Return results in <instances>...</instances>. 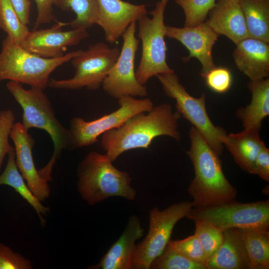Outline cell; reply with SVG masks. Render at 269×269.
Here are the masks:
<instances>
[{
  "instance_id": "6da1fadb",
  "label": "cell",
  "mask_w": 269,
  "mask_h": 269,
  "mask_svg": "<svg viewBox=\"0 0 269 269\" xmlns=\"http://www.w3.org/2000/svg\"><path fill=\"white\" fill-rule=\"evenodd\" d=\"M180 115L168 104L153 106L148 112L133 116L119 127L102 134L101 145L111 161L123 153L135 148H148L152 140L161 135L181 138L178 121Z\"/></svg>"
},
{
  "instance_id": "7a4b0ae2",
  "label": "cell",
  "mask_w": 269,
  "mask_h": 269,
  "mask_svg": "<svg viewBox=\"0 0 269 269\" xmlns=\"http://www.w3.org/2000/svg\"><path fill=\"white\" fill-rule=\"evenodd\" d=\"M190 147L187 153L193 164L194 177L188 192L193 198V208L222 204L236 200V189L225 177L219 156L192 126Z\"/></svg>"
},
{
  "instance_id": "3957f363",
  "label": "cell",
  "mask_w": 269,
  "mask_h": 269,
  "mask_svg": "<svg viewBox=\"0 0 269 269\" xmlns=\"http://www.w3.org/2000/svg\"><path fill=\"white\" fill-rule=\"evenodd\" d=\"M8 92L22 109V125L24 129L32 128L43 130L51 137L53 152L49 161L38 170L40 176L47 180L52 179V172L57 159L64 149H72L69 129L57 119L53 106L42 88L31 86L25 89L19 82L9 81L6 84Z\"/></svg>"
},
{
  "instance_id": "277c9868",
  "label": "cell",
  "mask_w": 269,
  "mask_h": 269,
  "mask_svg": "<svg viewBox=\"0 0 269 269\" xmlns=\"http://www.w3.org/2000/svg\"><path fill=\"white\" fill-rule=\"evenodd\" d=\"M108 155L91 151L79 163L77 188L82 198L89 205L112 197L132 201L136 196L130 174L115 167Z\"/></svg>"
},
{
  "instance_id": "5b68a950",
  "label": "cell",
  "mask_w": 269,
  "mask_h": 269,
  "mask_svg": "<svg viewBox=\"0 0 269 269\" xmlns=\"http://www.w3.org/2000/svg\"><path fill=\"white\" fill-rule=\"evenodd\" d=\"M82 50L73 51L60 58H45L27 51L6 36L0 53V81H16L44 90L51 73Z\"/></svg>"
},
{
  "instance_id": "8992f818",
  "label": "cell",
  "mask_w": 269,
  "mask_h": 269,
  "mask_svg": "<svg viewBox=\"0 0 269 269\" xmlns=\"http://www.w3.org/2000/svg\"><path fill=\"white\" fill-rule=\"evenodd\" d=\"M166 3L157 2L150 11L151 18L146 15L138 22V37L142 44L141 56L135 71L137 81L144 85L153 76L172 72L166 62L167 48L164 40L166 25L164 22V12Z\"/></svg>"
},
{
  "instance_id": "52a82bcc",
  "label": "cell",
  "mask_w": 269,
  "mask_h": 269,
  "mask_svg": "<svg viewBox=\"0 0 269 269\" xmlns=\"http://www.w3.org/2000/svg\"><path fill=\"white\" fill-rule=\"evenodd\" d=\"M165 94L175 101L176 111L187 120L220 156L223 152V139L227 135L222 127L215 126L207 112L205 94L200 98L191 96L181 84L174 71L156 75Z\"/></svg>"
},
{
  "instance_id": "ba28073f",
  "label": "cell",
  "mask_w": 269,
  "mask_h": 269,
  "mask_svg": "<svg viewBox=\"0 0 269 269\" xmlns=\"http://www.w3.org/2000/svg\"><path fill=\"white\" fill-rule=\"evenodd\" d=\"M186 217L205 222L222 231L229 228L269 231V200L239 203L235 200L215 206L192 207Z\"/></svg>"
},
{
  "instance_id": "9c48e42d",
  "label": "cell",
  "mask_w": 269,
  "mask_h": 269,
  "mask_svg": "<svg viewBox=\"0 0 269 269\" xmlns=\"http://www.w3.org/2000/svg\"><path fill=\"white\" fill-rule=\"evenodd\" d=\"M120 53L118 47L110 48L103 42L89 45L70 61L75 70L66 79H50L48 87L55 89L96 90L102 86Z\"/></svg>"
},
{
  "instance_id": "30bf717a",
  "label": "cell",
  "mask_w": 269,
  "mask_h": 269,
  "mask_svg": "<svg viewBox=\"0 0 269 269\" xmlns=\"http://www.w3.org/2000/svg\"><path fill=\"white\" fill-rule=\"evenodd\" d=\"M192 207V202L186 201L173 203L163 210L157 207L150 210L148 232L136 244L133 269H149L152 262L168 245L175 224L186 217Z\"/></svg>"
},
{
  "instance_id": "8fae6325",
  "label": "cell",
  "mask_w": 269,
  "mask_h": 269,
  "mask_svg": "<svg viewBox=\"0 0 269 269\" xmlns=\"http://www.w3.org/2000/svg\"><path fill=\"white\" fill-rule=\"evenodd\" d=\"M118 103L120 107L117 110L93 121L76 117L71 119L69 129L72 149L96 143L105 132L119 127L136 114L149 112L153 107L149 98L137 99L132 96L123 97L118 99Z\"/></svg>"
},
{
  "instance_id": "7c38bea8",
  "label": "cell",
  "mask_w": 269,
  "mask_h": 269,
  "mask_svg": "<svg viewBox=\"0 0 269 269\" xmlns=\"http://www.w3.org/2000/svg\"><path fill=\"white\" fill-rule=\"evenodd\" d=\"M136 21H133L122 36L123 43L119 56L102 86L112 97L119 99L125 96L144 97L147 91L137 81L134 63L139 40L135 37Z\"/></svg>"
},
{
  "instance_id": "4fadbf2b",
  "label": "cell",
  "mask_w": 269,
  "mask_h": 269,
  "mask_svg": "<svg viewBox=\"0 0 269 269\" xmlns=\"http://www.w3.org/2000/svg\"><path fill=\"white\" fill-rule=\"evenodd\" d=\"M69 23L58 22L51 28L33 29L20 44L27 51L45 58H57L64 56L67 47L75 46L87 38L89 34L84 27L63 31Z\"/></svg>"
},
{
  "instance_id": "5bb4252c",
  "label": "cell",
  "mask_w": 269,
  "mask_h": 269,
  "mask_svg": "<svg viewBox=\"0 0 269 269\" xmlns=\"http://www.w3.org/2000/svg\"><path fill=\"white\" fill-rule=\"evenodd\" d=\"M219 35L205 22L193 27H176L166 26L165 36L181 43L189 51L187 61L197 58L202 65L201 75L204 76L216 67L212 57V48Z\"/></svg>"
},
{
  "instance_id": "9a60e30c",
  "label": "cell",
  "mask_w": 269,
  "mask_h": 269,
  "mask_svg": "<svg viewBox=\"0 0 269 269\" xmlns=\"http://www.w3.org/2000/svg\"><path fill=\"white\" fill-rule=\"evenodd\" d=\"M96 24L103 29L106 41L113 44L122 37L131 23L147 14L146 6L123 0H97Z\"/></svg>"
},
{
  "instance_id": "2e32d148",
  "label": "cell",
  "mask_w": 269,
  "mask_h": 269,
  "mask_svg": "<svg viewBox=\"0 0 269 269\" xmlns=\"http://www.w3.org/2000/svg\"><path fill=\"white\" fill-rule=\"evenodd\" d=\"M9 137L14 143L16 166L28 186L41 201L50 195L48 181L42 178L36 169L32 150L35 141L20 122L15 123Z\"/></svg>"
},
{
  "instance_id": "e0dca14e",
  "label": "cell",
  "mask_w": 269,
  "mask_h": 269,
  "mask_svg": "<svg viewBox=\"0 0 269 269\" xmlns=\"http://www.w3.org/2000/svg\"><path fill=\"white\" fill-rule=\"evenodd\" d=\"M144 229L139 218L130 216L126 227L118 240L102 257L100 262L90 269H132L137 240L143 235Z\"/></svg>"
},
{
  "instance_id": "ac0fdd59",
  "label": "cell",
  "mask_w": 269,
  "mask_h": 269,
  "mask_svg": "<svg viewBox=\"0 0 269 269\" xmlns=\"http://www.w3.org/2000/svg\"><path fill=\"white\" fill-rule=\"evenodd\" d=\"M208 14L205 23L219 35L226 36L235 44L248 37L239 0H219Z\"/></svg>"
},
{
  "instance_id": "d6986e66",
  "label": "cell",
  "mask_w": 269,
  "mask_h": 269,
  "mask_svg": "<svg viewBox=\"0 0 269 269\" xmlns=\"http://www.w3.org/2000/svg\"><path fill=\"white\" fill-rule=\"evenodd\" d=\"M236 45L233 56L238 69L252 81L268 78L269 43L247 37Z\"/></svg>"
},
{
  "instance_id": "ffe728a7",
  "label": "cell",
  "mask_w": 269,
  "mask_h": 269,
  "mask_svg": "<svg viewBox=\"0 0 269 269\" xmlns=\"http://www.w3.org/2000/svg\"><path fill=\"white\" fill-rule=\"evenodd\" d=\"M222 232V243L207 262V269H249L250 260L241 229L229 228Z\"/></svg>"
},
{
  "instance_id": "44dd1931",
  "label": "cell",
  "mask_w": 269,
  "mask_h": 269,
  "mask_svg": "<svg viewBox=\"0 0 269 269\" xmlns=\"http://www.w3.org/2000/svg\"><path fill=\"white\" fill-rule=\"evenodd\" d=\"M222 142L237 164L242 170L254 174L257 157L266 146L260 137L259 132L244 129L239 133L227 134Z\"/></svg>"
},
{
  "instance_id": "7402d4cb",
  "label": "cell",
  "mask_w": 269,
  "mask_h": 269,
  "mask_svg": "<svg viewBox=\"0 0 269 269\" xmlns=\"http://www.w3.org/2000/svg\"><path fill=\"white\" fill-rule=\"evenodd\" d=\"M248 88L252 93L251 102L239 108L236 115L244 129L259 132L263 121L269 115V79L250 80Z\"/></svg>"
},
{
  "instance_id": "603a6c76",
  "label": "cell",
  "mask_w": 269,
  "mask_h": 269,
  "mask_svg": "<svg viewBox=\"0 0 269 269\" xmlns=\"http://www.w3.org/2000/svg\"><path fill=\"white\" fill-rule=\"evenodd\" d=\"M7 154L6 167L0 175V185H6L12 187L34 209L42 226H44L46 221L43 216L49 213L50 208L43 205L28 186L16 166L14 149Z\"/></svg>"
},
{
  "instance_id": "cb8c5ba5",
  "label": "cell",
  "mask_w": 269,
  "mask_h": 269,
  "mask_svg": "<svg viewBox=\"0 0 269 269\" xmlns=\"http://www.w3.org/2000/svg\"><path fill=\"white\" fill-rule=\"evenodd\" d=\"M248 37L269 42V0H239Z\"/></svg>"
},
{
  "instance_id": "d4e9b609",
  "label": "cell",
  "mask_w": 269,
  "mask_h": 269,
  "mask_svg": "<svg viewBox=\"0 0 269 269\" xmlns=\"http://www.w3.org/2000/svg\"><path fill=\"white\" fill-rule=\"evenodd\" d=\"M241 229L250 260L249 269H269V231Z\"/></svg>"
},
{
  "instance_id": "484cf974",
  "label": "cell",
  "mask_w": 269,
  "mask_h": 269,
  "mask_svg": "<svg viewBox=\"0 0 269 269\" xmlns=\"http://www.w3.org/2000/svg\"><path fill=\"white\" fill-rule=\"evenodd\" d=\"M55 6L63 10H71L75 13L76 18L69 23L73 28L87 29L97 23V0H58Z\"/></svg>"
},
{
  "instance_id": "4316f807",
  "label": "cell",
  "mask_w": 269,
  "mask_h": 269,
  "mask_svg": "<svg viewBox=\"0 0 269 269\" xmlns=\"http://www.w3.org/2000/svg\"><path fill=\"white\" fill-rule=\"evenodd\" d=\"M0 28L18 45L29 32L27 25L20 20L10 0H0Z\"/></svg>"
},
{
  "instance_id": "83f0119b",
  "label": "cell",
  "mask_w": 269,
  "mask_h": 269,
  "mask_svg": "<svg viewBox=\"0 0 269 269\" xmlns=\"http://www.w3.org/2000/svg\"><path fill=\"white\" fill-rule=\"evenodd\" d=\"M194 222V234L200 241L207 262L221 246L223 240V232L205 222L195 220Z\"/></svg>"
},
{
  "instance_id": "f1b7e54d",
  "label": "cell",
  "mask_w": 269,
  "mask_h": 269,
  "mask_svg": "<svg viewBox=\"0 0 269 269\" xmlns=\"http://www.w3.org/2000/svg\"><path fill=\"white\" fill-rule=\"evenodd\" d=\"M151 269H207L205 266L193 262L168 245L151 263Z\"/></svg>"
},
{
  "instance_id": "f546056e",
  "label": "cell",
  "mask_w": 269,
  "mask_h": 269,
  "mask_svg": "<svg viewBox=\"0 0 269 269\" xmlns=\"http://www.w3.org/2000/svg\"><path fill=\"white\" fill-rule=\"evenodd\" d=\"M175 1L184 12V27L195 26L204 22L216 3V0H175Z\"/></svg>"
},
{
  "instance_id": "4dcf8cb0",
  "label": "cell",
  "mask_w": 269,
  "mask_h": 269,
  "mask_svg": "<svg viewBox=\"0 0 269 269\" xmlns=\"http://www.w3.org/2000/svg\"><path fill=\"white\" fill-rule=\"evenodd\" d=\"M168 245L190 260L206 267L205 255L195 234L182 240H170Z\"/></svg>"
},
{
  "instance_id": "1f68e13d",
  "label": "cell",
  "mask_w": 269,
  "mask_h": 269,
  "mask_svg": "<svg viewBox=\"0 0 269 269\" xmlns=\"http://www.w3.org/2000/svg\"><path fill=\"white\" fill-rule=\"evenodd\" d=\"M15 120V116L11 110L0 111V171L5 155L14 149L9 142V137Z\"/></svg>"
},
{
  "instance_id": "d6a6232c",
  "label": "cell",
  "mask_w": 269,
  "mask_h": 269,
  "mask_svg": "<svg viewBox=\"0 0 269 269\" xmlns=\"http://www.w3.org/2000/svg\"><path fill=\"white\" fill-rule=\"evenodd\" d=\"M207 86L217 93L226 92L231 87L232 75L227 68L216 66L211 70L204 77Z\"/></svg>"
},
{
  "instance_id": "836d02e7",
  "label": "cell",
  "mask_w": 269,
  "mask_h": 269,
  "mask_svg": "<svg viewBox=\"0 0 269 269\" xmlns=\"http://www.w3.org/2000/svg\"><path fill=\"white\" fill-rule=\"evenodd\" d=\"M31 263L21 254L0 243V269H31Z\"/></svg>"
},
{
  "instance_id": "e575fe53",
  "label": "cell",
  "mask_w": 269,
  "mask_h": 269,
  "mask_svg": "<svg viewBox=\"0 0 269 269\" xmlns=\"http://www.w3.org/2000/svg\"><path fill=\"white\" fill-rule=\"evenodd\" d=\"M37 8V16L33 29L41 25L48 23L54 18L53 6L58 0H34Z\"/></svg>"
},
{
  "instance_id": "d590c367",
  "label": "cell",
  "mask_w": 269,
  "mask_h": 269,
  "mask_svg": "<svg viewBox=\"0 0 269 269\" xmlns=\"http://www.w3.org/2000/svg\"><path fill=\"white\" fill-rule=\"evenodd\" d=\"M254 174L266 181H269V149L266 146L261 149L257 157Z\"/></svg>"
},
{
  "instance_id": "8d00e7d4",
  "label": "cell",
  "mask_w": 269,
  "mask_h": 269,
  "mask_svg": "<svg viewBox=\"0 0 269 269\" xmlns=\"http://www.w3.org/2000/svg\"><path fill=\"white\" fill-rule=\"evenodd\" d=\"M21 21L24 24L29 23L31 3L29 0H10Z\"/></svg>"
},
{
  "instance_id": "74e56055",
  "label": "cell",
  "mask_w": 269,
  "mask_h": 269,
  "mask_svg": "<svg viewBox=\"0 0 269 269\" xmlns=\"http://www.w3.org/2000/svg\"><path fill=\"white\" fill-rule=\"evenodd\" d=\"M168 0H161V1L164 3H166L167 4V2H168Z\"/></svg>"
}]
</instances>
